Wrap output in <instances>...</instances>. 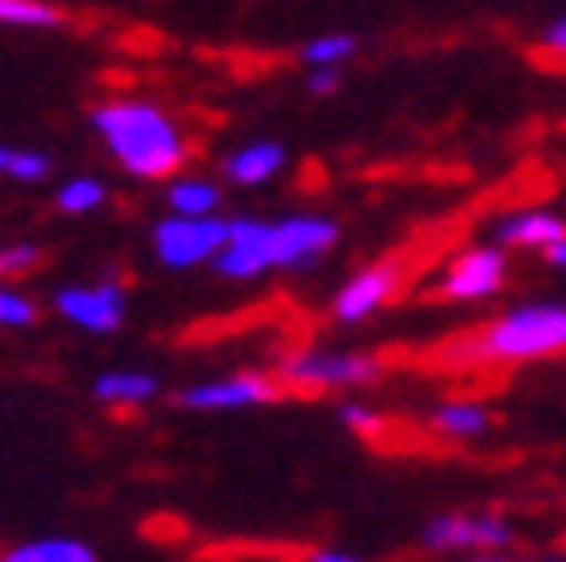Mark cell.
Here are the masks:
<instances>
[{"instance_id": "1", "label": "cell", "mask_w": 566, "mask_h": 562, "mask_svg": "<svg viewBox=\"0 0 566 562\" xmlns=\"http://www.w3.org/2000/svg\"><path fill=\"white\" fill-rule=\"evenodd\" d=\"M342 240L336 217L323 212H291V217H231L226 221V244L208 263L217 277L253 281L268 272H314Z\"/></svg>"}, {"instance_id": "2", "label": "cell", "mask_w": 566, "mask_h": 562, "mask_svg": "<svg viewBox=\"0 0 566 562\" xmlns=\"http://www.w3.org/2000/svg\"><path fill=\"white\" fill-rule=\"evenodd\" d=\"M88 125L102 138V148L116 157L120 171L134 180H171L189 162L185 125L153 97H138V93L102 97L88 111Z\"/></svg>"}, {"instance_id": "3", "label": "cell", "mask_w": 566, "mask_h": 562, "mask_svg": "<svg viewBox=\"0 0 566 562\" xmlns=\"http://www.w3.org/2000/svg\"><path fill=\"white\" fill-rule=\"evenodd\" d=\"M566 346V304L562 300H534L521 309H506L479 336H470L457 360L474 364H530L548 360Z\"/></svg>"}, {"instance_id": "4", "label": "cell", "mask_w": 566, "mask_h": 562, "mask_svg": "<svg viewBox=\"0 0 566 562\" xmlns=\"http://www.w3.org/2000/svg\"><path fill=\"white\" fill-rule=\"evenodd\" d=\"M382 378V364L374 355L359 351H291L276 364V383L281 387H300V392H332V387H369Z\"/></svg>"}, {"instance_id": "5", "label": "cell", "mask_w": 566, "mask_h": 562, "mask_svg": "<svg viewBox=\"0 0 566 562\" xmlns=\"http://www.w3.org/2000/svg\"><path fill=\"white\" fill-rule=\"evenodd\" d=\"M221 244H226V217H176L171 212L153 227V254L171 272L208 268Z\"/></svg>"}, {"instance_id": "6", "label": "cell", "mask_w": 566, "mask_h": 562, "mask_svg": "<svg viewBox=\"0 0 566 562\" xmlns=\"http://www.w3.org/2000/svg\"><path fill=\"white\" fill-rule=\"evenodd\" d=\"M506 249L497 244H470L461 249L457 259L447 263L442 281H438V295L442 300H457V304H479V300H493L506 287Z\"/></svg>"}, {"instance_id": "7", "label": "cell", "mask_w": 566, "mask_h": 562, "mask_svg": "<svg viewBox=\"0 0 566 562\" xmlns=\"http://www.w3.org/2000/svg\"><path fill=\"white\" fill-rule=\"evenodd\" d=\"M286 397L272 374H226V378H203L176 392V406L185 410H249V406H272Z\"/></svg>"}, {"instance_id": "8", "label": "cell", "mask_w": 566, "mask_h": 562, "mask_svg": "<svg viewBox=\"0 0 566 562\" xmlns=\"http://www.w3.org/2000/svg\"><path fill=\"white\" fill-rule=\"evenodd\" d=\"M516 530L506 517H489V512H442L423 525V544L429 549H461V553H502L512 549Z\"/></svg>"}, {"instance_id": "9", "label": "cell", "mask_w": 566, "mask_h": 562, "mask_svg": "<svg viewBox=\"0 0 566 562\" xmlns=\"http://www.w3.org/2000/svg\"><path fill=\"white\" fill-rule=\"evenodd\" d=\"M55 309L61 319H70L74 327L93 332V336H111L125 327L129 314V291L120 281H93V287H61L55 291Z\"/></svg>"}, {"instance_id": "10", "label": "cell", "mask_w": 566, "mask_h": 562, "mask_svg": "<svg viewBox=\"0 0 566 562\" xmlns=\"http://www.w3.org/2000/svg\"><path fill=\"white\" fill-rule=\"evenodd\" d=\"M396 291H401V263H391V259L369 263V268L355 272L346 287L332 295V319L346 323V327L369 323L378 309H387L396 300Z\"/></svg>"}, {"instance_id": "11", "label": "cell", "mask_w": 566, "mask_h": 562, "mask_svg": "<svg viewBox=\"0 0 566 562\" xmlns=\"http://www.w3.org/2000/svg\"><path fill=\"white\" fill-rule=\"evenodd\" d=\"M286 166H291L286 144H276V138H253V144H240L221 157V176L240 189H259V185H272Z\"/></svg>"}, {"instance_id": "12", "label": "cell", "mask_w": 566, "mask_h": 562, "mask_svg": "<svg viewBox=\"0 0 566 562\" xmlns=\"http://www.w3.org/2000/svg\"><path fill=\"white\" fill-rule=\"evenodd\" d=\"M553 240H566V221L553 208H516L493 227L497 249H544Z\"/></svg>"}, {"instance_id": "13", "label": "cell", "mask_w": 566, "mask_h": 562, "mask_svg": "<svg viewBox=\"0 0 566 562\" xmlns=\"http://www.w3.org/2000/svg\"><path fill=\"white\" fill-rule=\"evenodd\" d=\"M93 397L111 410H138L161 397V378L148 370H111V374H97Z\"/></svg>"}, {"instance_id": "14", "label": "cell", "mask_w": 566, "mask_h": 562, "mask_svg": "<svg viewBox=\"0 0 566 562\" xmlns=\"http://www.w3.org/2000/svg\"><path fill=\"white\" fill-rule=\"evenodd\" d=\"M166 204H171L176 217H217L221 212V180L212 176H171L166 185Z\"/></svg>"}, {"instance_id": "15", "label": "cell", "mask_w": 566, "mask_h": 562, "mask_svg": "<svg viewBox=\"0 0 566 562\" xmlns=\"http://www.w3.org/2000/svg\"><path fill=\"white\" fill-rule=\"evenodd\" d=\"M433 434L438 438H451V443H474V438H484L489 425H493V410L489 406H479V402H442L433 410Z\"/></svg>"}, {"instance_id": "16", "label": "cell", "mask_w": 566, "mask_h": 562, "mask_svg": "<svg viewBox=\"0 0 566 562\" xmlns=\"http://www.w3.org/2000/svg\"><path fill=\"white\" fill-rule=\"evenodd\" d=\"M0 562H102L93 544L70 540V535H46V540H23L0 553Z\"/></svg>"}, {"instance_id": "17", "label": "cell", "mask_w": 566, "mask_h": 562, "mask_svg": "<svg viewBox=\"0 0 566 562\" xmlns=\"http://www.w3.org/2000/svg\"><path fill=\"white\" fill-rule=\"evenodd\" d=\"M359 55V38L355 33H318L300 46V65L314 70V65H327V70H346Z\"/></svg>"}, {"instance_id": "18", "label": "cell", "mask_w": 566, "mask_h": 562, "mask_svg": "<svg viewBox=\"0 0 566 562\" xmlns=\"http://www.w3.org/2000/svg\"><path fill=\"white\" fill-rule=\"evenodd\" d=\"M0 23L6 28H38V33H55L65 28V10L51 0H0Z\"/></svg>"}, {"instance_id": "19", "label": "cell", "mask_w": 566, "mask_h": 562, "mask_svg": "<svg viewBox=\"0 0 566 562\" xmlns=\"http://www.w3.org/2000/svg\"><path fill=\"white\" fill-rule=\"evenodd\" d=\"M106 204V180L97 176H70L61 189H55V208L70 212V217H88Z\"/></svg>"}, {"instance_id": "20", "label": "cell", "mask_w": 566, "mask_h": 562, "mask_svg": "<svg viewBox=\"0 0 566 562\" xmlns=\"http://www.w3.org/2000/svg\"><path fill=\"white\" fill-rule=\"evenodd\" d=\"M6 176H10L14 185H42V180L51 176V157L38 153V148H10Z\"/></svg>"}, {"instance_id": "21", "label": "cell", "mask_w": 566, "mask_h": 562, "mask_svg": "<svg viewBox=\"0 0 566 562\" xmlns=\"http://www.w3.org/2000/svg\"><path fill=\"white\" fill-rule=\"evenodd\" d=\"M38 323V304L23 291H14L10 281H0V327H33Z\"/></svg>"}, {"instance_id": "22", "label": "cell", "mask_w": 566, "mask_h": 562, "mask_svg": "<svg viewBox=\"0 0 566 562\" xmlns=\"http://www.w3.org/2000/svg\"><path fill=\"white\" fill-rule=\"evenodd\" d=\"M42 263V244L33 240H14V244H0V281L6 277H23Z\"/></svg>"}, {"instance_id": "23", "label": "cell", "mask_w": 566, "mask_h": 562, "mask_svg": "<svg viewBox=\"0 0 566 562\" xmlns=\"http://www.w3.org/2000/svg\"><path fill=\"white\" fill-rule=\"evenodd\" d=\"M336 415H342V425H346L350 434H364V438H374V434L382 429V415L369 410V406H359V402H346Z\"/></svg>"}, {"instance_id": "24", "label": "cell", "mask_w": 566, "mask_h": 562, "mask_svg": "<svg viewBox=\"0 0 566 562\" xmlns=\"http://www.w3.org/2000/svg\"><path fill=\"white\" fill-rule=\"evenodd\" d=\"M304 89L314 93V97H332L336 89H342V70H327V65L304 70Z\"/></svg>"}, {"instance_id": "25", "label": "cell", "mask_w": 566, "mask_h": 562, "mask_svg": "<svg viewBox=\"0 0 566 562\" xmlns=\"http://www.w3.org/2000/svg\"><path fill=\"white\" fill-rule=\"evenodd\" d=\"M539 42H544V51H553V55H562V51H566V19H562V14H553V19L544 23Z\"/></svg>"}, {"instance_id": "26", "label": "cell", "mask_w": 566, "mask_h": 562, "mask_svg": "<svg viewBox=\"0 0 566 562\" xmlns=\"http://www.w3.org/2000/svg\"><path fill=\"white\" fill-rule=\"evenodd\" d=\"M308 562H364V558L359 553H346V549H318Z\"/></svg>"}, {"instance_id": "27", "label": "cell", "mask_w": 566, "mask_h": 562, "mask_svg": "<svg viewBox=\"0 0 566 562\" xmlns=\"http://www.w3.org/2000/svg\"><path fill=\"white\" fill-rule=\"evenodd\" d=\"M539 254H544V263H548V268H562V263H566V240H553V244H544Z\"/></svg>"}, {"instance_id": "28", "label": "cell", "mask_w": 566, "mask_h": 562, "mask_svg": "<svg viewBox=\"0 0 566 562\" xmlns=\"http://www.w3.org/2000/svg\"><path fill=\"white\" fill-rule=\"evenodd\" d=\"M470 562H512V558H497V553H479V558H470Z\"/></svg>"}, {"instance_id": "29", "label": "cell", "mask_w": 566, "mask_h": 562, "mask_svg": "<svg viewBox=\"0 0 566 562\" xmlns=\"http://www.w3.org/2000/svg\"><path fill=\"white\" fill-rule=\"evenodd\" d=\"M6 162H10V148H0V176H6Z\"/></svg>"}, {"instance_id": "30", "label": "cell", "mask_w": 566, "mask_h": 562, "mask_svg": "<svg viewBox=\"0 0 566 562\" xmlns=\"http://www.w3.org/2000/svg\"><path fill=\"white\" fill-rule=\"evenodd\" d=\"M548 562H562V558H548Z\"/></svg>"}]
</instances>
